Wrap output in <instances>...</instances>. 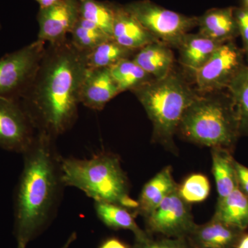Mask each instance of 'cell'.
<instances>
[{"label":"cell","mask_w":248,"mask_h":248,"mask_svg":"<svg viewBox=\"0 0 248 248\" xmlns=\"http://www.w3.org/2000/svg\"><path fill=\"white\" fill-rule=\"evenodd\" d=\"M242 49L228 41L220 46L194 78L197 91L202 94L228 89L233 80L246 66Z\"/></svg>","instance_id":"8"},{"label":"cell","mask_w":248,"mask_h":248,"mask_svg":"<svg viewBox=\"0 0 248 248\" xmlns=\"http://www.w3.org/2000/svg\"><path fill=\"white\" fill-rule=\"evenodd\" d=\"M137 51L125 48L111 39L86 53V62L89 69L109 68L124 59L131 58Z\"/></svg>","instance_id":"23"},{"label":"cell","mask_w":248,"mask_h":248,"mask_svg":"<svg viewBox=\"0 0 248 248\" xmlns=\"http://www.w3.org/2000/svg\"><path fill=\"white\" fill-rule=\"evenodd\" d=\"M112 39L130 50H138L145 46L160 42L148 32L124 7L115 6Z\"/></svg>","instance_id":"14"},{"label":"cell","mask_w":248,"mask_h":248,"mask_svg":"<svg viewBox=\"0 0 248 248\" xmlns=\"http://www.w3.org/2000/svg\"><path fill=\"white\" fill-rule=\"evenodd\" d=\"M179 184L174 181L171 166H166L143 186L139 197L135 216L146 217L169 195L177 190Z\"/></svg>","instance_id":"15"},{"label":"cell","mask_w":248,"mask_h":248,"mask_svg":"<svg viewBox=\"0 0 248 248\" xmlns=\"http://www.w3.org/2000/svg\"><path fill=\"white\" fill-rule=\"evenodd\" d=\"M37 130L20 102L0 97V148L24 154L32 144Z\"/></svg>","instance_id":"10"},{"label":"cell","mask_w":248,"mask_h":248,"mask_svg":"<svg viewBox=\"0 0 248 248\" xmlns=\"http://www.w3.org/2000/svg\"><path fill=\"white\" fill-rule=\"evenodd\" d=\"M120 93L109 68L89 69L80 91V104L92 110L101 111Z\"/></svg>","instance_id":"12"},{"label":"cell","mask_w":248,"mask_h":248,"mask_svg":"<svg viewBox=\"0 0 248 248\" xmlns=\"http://www.w3.org/2000/svg\"><path fill=\"white\" fill-rule=\"evenodd\" d=\"M213 218L242 231L248 228V197L238 188L217 202Z\"/></svg>","instance_id":"20"},{"label":"cell","mask_w":248,"mask_h":248,"mask_svg":"<svg viewBox=\"0 0 248 248\" xmlns=\"http://www.w3.org/2000/svg\"><path fill=\"white\" fill-rule=\"evenodd\" d=\"M77 239V234L76 233H73L71 235L69 238H68V240H67L66 242L65 243L64 245L61 248H68L70 246H71V244L76 241Z\"/></svg>","instance_id":"34"},{"label":"cell","mask_w":248,"mask_h":248,"mask_svg":"<svg viewBox=\"0 0 248 248\" xmlns=\"http://www.w3.org/2000/svg\"><path fill=\"white\" fill-rule=\"evenodd\" d=\"M1 22H0V30H1Z\"/></svg>","instance_id":"37"},{"label":"cell","mask_w":248,"mask_h":248,"mask_svg":"<svg viewBox=\"0 0 248 248\" xmlns=\"http://www.w3.org/2000/svg\"><path fill=\"white\" fill-rule=\"evenodd\" d=\"M177 132L186 141L233 153L241 136L237 111L229 91L200 93L186 109Z\"/></svg>","instance_id":"3"},{"label":"cell","mask_w":248,"mask_h":248,"mask_svg":"<svg viewBox=\"0 0 248 248\" xmlns=\"http://www.w3.org/2000/svg\"><path fill=\"white\" fill-rule=\"evenodd\" d=\"M212 172L216 182L218 200L221 201L237 188L235 160L232 153L221 148L211 149Z\"/></svg>","instance_id":"21"},{"label":"cell","mask_w":248,"mask_h":248,"mask_svg":"<svg viewBox=\"0 0 248 248\" xmlns=\"http://www.w3.org/2000/svg\"><path fill=\"white\" fill-rule=\"evenodd\" d=\"M70 35L72 44L85 53L112 39L97 26L80 17Z\"/></svg>","instance_id":"25"},{"label":"cell","mask_w":248,"mask_h":248,"mask_svg":"<svg viewBox=\"0 0 248 248\" xmlns=\"http://www.w3.org/2000/svg\"><path fill=\"white\" fill-rule=\"evenodd\" d=\"M79 18V0H61L49 7L40 9L37 40L48 45L64 42Z\"/></svg>","instance_id":"11"},{"label":"cell","mask_w":248,"mask_h":248,"mask_svg":"<svg viewBox=\"0 0 248 248\" xmlns=\"http://www.w3.org/2000/svg\"><path fill=\"white\" fill-rule=\"evenodd\" d=\"M237 188L248 197V168L235 161Z\"/></svg>","instance_id":"30"},{"label":"cell","mask_w":248,"mask_h":248,"mask_svg":"<svg viewBox=\"0 0 248 248\" xmlns=\"http://www.w3.org/2000/svg\"><path fill=\"white\" fill-rule=\"evenodd\" d=\"M197 24L199 32L219 42L233 41L239 35L234 8L211 10L197 19Z\"/></svg>","instance_id":"18"},{"label":"cell","mask_w":248,"mask_h":248,"mask_svg":"<svg viewBox=\"0 0 248 248\" xmlns=\"http://www.w3.org/2000/svg\"><path fill=\"white\" fill-rule=\"evenodd\" d=\"M46 45L37 39L0 58V97L19 100L35 76Z\"/></svg>","instance_id":"7"},{"label":"cell","mask_w":248,"mask_h":248,"mask_svg":"<svg viewBox=\"0 0 248 248\" xmlns=\"http://www.w3.org/2000/svg\"><path fill=\"white\" fill-rule=\"evenodd\" d=\"M133 60L155 79H164L172 71L174 58L169 46L155 42L140 48Z\"/></svg>","instance_id":"17"},{"label":"cell","mask_w":248,"mask_h":248,"mask_svg":"<svg viewBox=\"0 0 248 248\" xmlns=\"http://www.w3.org/2000/svg\"><path fill=\"white\" fill-rule=\"evenodd\" d=\"M234 248H248V233H243Z\"/></svg>","instance_id":"32"},{"label":"cell","mask_w":248,"mask_h":248,"mask_svg":"<svg viewBox=\"0 0 248 248\" xmlns=\"http://www.w3.org/2000/svg\"><path fill=\"white\" fill-rule=\"evenodd\" d=\"M244 231L212 218L197 225L187 239L194 248H234Z\"/></svg>","instance_id":"13"},{"label":"cell","mask_w":248,"mask_h":248,"mask_svg":"<svg viewBox=\"0 0 248 248\" xmlns=\"http://www.w3.org/2000/svg\"><path fill=\"white\" fill-rule=\"evenodd\" d=\"M239 75L241 76L244 77V78L248 79V66H246L241 70L239 73Z\"/></svg>","instance_id":"35"},{"label":"cell","mask_w":248,"mask_h":248,"mask_svg":"<svg viewBox=\"0 0 248 248\" xmlns=\"http://www.w3.org/2000/svg\"><path fill=\"white\" fill-rule=\"evenodd\" d=\"M62 172L65 187H76L94 202L117 204L135 214L138 202L129 195L128 177L117 155L102 151L90 159L62 157Z\"/></svg>","instance_id":"4"},{"label":"cell","mask_w":248,"mask_h":248,"mask_svg":"<svg viewBox=\"0 0 248 248\" xmlns=\"http://www.w3.org/2000/svg\"><path fill=\"white\" fill-rule=\"evenodd\" d=\"M79 17L93 23L112 39L115 6L97 0H79Z\"/></svg>","instance_id":"24"},{"label":"cell","mask_w":248,"mask_h":248,"mask_svg":"<svg viewBox=\"0 0 248 248\" xmlns=\"http://www.w3.org/2000/svg\"><path fill=\"white\" fill-rule=\"evenodd\" d=\"M89 70L86 53L68 39L46 45L35 76L19 100L37 133L57 139L74 125Z\"/></svg>","instance_id":"1"},{"label":"cell","mask_w":248,"mask_h":248,"mask_svg":"<svg viewBox=\"0 0 248 248\" xmlns=\"http://www.w3.org/2000/svg\"><path fill=\"white\" fill-rule=\"evenodd\" d=\"M210 183L204 174L197 173L188 176L181 185L178 192L183 200L188 203H200L208 198L210 193Z\"/></svg>","instance_id":"27"},{"label":"cell","mask_w":248,"mask_h":248,"mask_svg":"<svg viewBox=\"0 0 248 248\" xmlns=\"http://www.w3.org/2000/svg\"><path fill=\"white\" fill-rule=\"evenodd\" d=\"M144 218L149 232L170 238H187L197 226L190 204L183 200L178 189Z\"/></svg>","instance_id":"9"},{"label":"cell","mask_w":248,"mask_h":248,"mask_svg":"<svg viewBox=\"0 0 248 248\" xmlns=\"http://www.w3.org/2000/svg\"><path fill=\"white\" fill-rule=\"evenodd\" d=\"M153 124L152 141L173 154H177L174 138L187 108L200 93L192 89L182 76L172 71L161 79L134 90Z\"/></svg>","instance_id":"5"},{"label":"cell","mask_w":248,"mask_h":248,"mask_svg":"<svg viewBox=\"0 0 248 248\" xmlns=\"http://www.w3.org/2000/svg\"><path fill=\"white\" fill-rule=\"evenodd\" d=\"M56 139L37 133L23 155L24 165L14 198V234L17 248L27 245L53 220L63 187Z\"/></svg>","instance_id":"2"},{"label":"cell","mask_w":248,"mask_h":248,"mask_svg":"<svg viewBox=\"0 0 248 248\" xmlns=\"http://www.w3.org/2000/svg\"><path fill=\"white\" fill-rule=\"evenodd\" d=\"M39 4H40V9H45V8L49 7L52 5L56 4L61 0H35Z\"/></svg>","instance_id":"33"},{"label":"cell","mask_w":248,"mask_h":248,"mask_svg":"<svg viewBox=\"0 0 248 248\" xmlns=\"http://www.w3.org/2000/svg\"><path fill=\"white\" fill-rule=\"evenodd\" d=\"M99 248H130L120 239L116 237H110L104 240Z\"/></svg>","instance_id":"31"},{"label":"cell","mask_w":248,"mask_h":248,"mask_svg":"<svg viewBox=\"0 0 248 248\" xmlns=\"http://www.w3.org/2000/svg\"><path fill=\"white\" fill-rule=\"evenodd\" d=\"M109 71L121 93L126 91L132 92L155 79L133 58L124 59L109 68Z\"/></svg>","instance_id":"22"},{"label":"cell","mask_w":248,"mask_h":248,"mask_svg":"<svg viewBox=\"0 0 248 248\" xmlns=\"http://www.w3.org/2000/svg\"><path fill=\"white\" fill-rule=\"evenodd\" d=\"M228 90L237 111L240 136H248V79L238 75Z\"/></svg>","instance_id":"26"},{"label":"cell","mask_w":248,"mask_h":248,"mask_svg":"<svg viewBox=\"0 0 248 248\" xmlns=\"http://www.w3.org/2000/svg\"><path fill=\"white\" fill-rule=\"evenodd\" d=\"M225 42L215 40L199 32L186 34L179 45V60L186 71L194 76Z\"/></svg>","instance_id":"16"},{"label":"cell","mask_w":248,"mask_h":248,"mask_svg":"<svg viewBox=\"0 0 248 248\" xmlns=\"http://www.w3.org/2000/svg\"><path fill=\"white\" fill-rule=\"evenodd\" d=\"M156 40L178 48L186 34L197 24V19L164 9L149 1L124 6Z\"/></svg>","instance_id":"6"},{"label":"cell","mask_w":248,"mask_h":248,"mask_svg":"<svg viewBox=\"0 0 248 248\" xmlns=\"http://www.w3.org/2000/svg\"><path fill=\"white\" fill-rule=\"evenodd\" d=\"M244 7L248 9V0H244Z\"/></svg>","instance_id":"36"},{"label":"cell","mask_w":248,"mask_h":248,"mask_svg":"<svg viewBox=\"0 0 248 248\" xmlns=\"http://www.w3.org/2000/svg\"><path fill=\"white\" fill-rule=\"evenodd\" d=\"M234 16L239 35L243 42V51L248 60V9H234Z\"/></svg>","instance_id":"29"},{"label":"cell","mask_w":248,"mask_h":248,"mask_svg":"<svg viewBox=\"0 0 248 248\" xmlns=\"http://www.w3.org/2000/svg\"><path fill=\"white\" fill-rule=\"evenodd\" d=\"M94 208L98 218L108 228L115 230H127L135 235L136 241L151 239L149 234L137 224L135 214L117 204L94 202Z\"/></svg>","instance_id":"19"},{"label":"cell","mask_w":248,"mask_h":248,"mask_svg":"<svg viewBox=\"0 0 248 248\" xmlns=\"http://www.w3.org/2000/svg\"><path fill=\"white\" fill-rule=\"evenodd\" d=\"M133 248H194L187 238H170L136 241Z\"/></svg>","instance_id":"28"}]
</instances>
